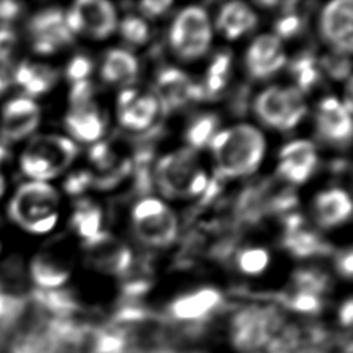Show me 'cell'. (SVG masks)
Here are the masks:
<instances>
[{"label":"cell","instance_id":"obj_1","mask_svg":"<svg viewBox=\"0 0 353 353\" xmlns=\"http://www.w3.org/2000/svg\"><path fill=\"white\" fill-rule=\"evenodd\" d=\"M218 176H243L254 172L265 152L262 134L247 124L218 132L211 139Z\"/></svg>","mask_w":353,"mask_h":353},{"label":"cell","instance_id":"obj_2","mask_svg":"<svg viewBox=\"0 0 353 353\" xmlns=\"http://www.w3.org/2000/svg\"><path fill=\"white\" fill-rule=\"evenodd\" d=\"M59 196L57 190L40 181L23 183L8 203V216L29 233H46L58 219Z\"/></svg>","mask_w":353,"mask_h":353},{"label":"cell","instance_id":"obj_3","mask_svg":"<svg viewBox=\"0 0 353 353\" xmlns=\"http://www.w3.org/2000/svg\"><path fill=\"white\" fill-rule=\"evenodd\" d=\"M76 145L61 135H37L29 141L21 154L22 172L36 181L59 175L76 157Z\"/></svg>","mask_w":353,"mask_h":353},{"label":"cell","instance_id":"obj_4","mask_svg":"<svg viewBox=\"0 0 353 353\" xmlns=\"http://www.w3.org/2000/svg\"><path fill=\"white\" fill-rule=\"evenodd\" d=\"M154 178L159 189L167 197L203 194L208 185L192 149H181L163 157L156 165Z\"/></svg>","mask_w":353,"mask_h":353},{"label":"cell","instance_id":"obj_5","mask_svg":"<svg viewBox=\"0 0 353 353\" xmlns=\"http://www.w3.org/2000/svg\"><path fill=\"white\" fill-rule=\"evenodd\" d=\"M284 327L283 317L273 307H245L230 323V339L241 353H265L268 345Z\"/></svg>","mask_w":353,"mask_h":353},{"label":"cell","instance_id":"obj_6","mask_svg":"<svg viewBox=\"0 0 353 353\" xmlns=\"http://www.w3.org/2000/svg\"><path fill=\"white\" fill-rule=\"evenodd\" d=\"M211 41V26L205 11L188 7L175 18L170 30L172 50L182 59H196L204 55Z\"/></svg>","mask_w":353,"mask_h":353},{"label":"cell","instance_id":"obj_7","mask_svg":"<svg viewBox=\"0 0 353 353\" xmlns=\"http://www.w3.org/2000/svg\"><path fill=\"white\" fill-rule=\"evenodd\" d=\"M135 236L148 245L171 244L178 232L175 214L157 199H143L132 210Z\"/></svg>","mask_w":353,"mask_h":353},{"label":"cell","instance_id":"obj_8","mask_svg":"<svg viewBox=\"0 0 353 353\" xmlns=\"http://www.w3.org/2000/svg\"><path fill=\"white\" fill-rule=\"evenodd\" d=\"M258 117L279 130L294 128L306 113V103L298 88L269 87L255 99Z\"/></svg>","mask_w":353,"mask_h":353},{"label":"cell","instance_id":"obj_9","mask_svg":"<svg viewBox=\"0 0 353 353\" xmlns=\"http://www.w3.org/2000/svg\"><path fill=\"white\" fill-rule=\"evenodd\" d=\"M65 21L72 33H85L103 39L116 29L117 18L113 6L103 0H80L65 14Z\"/></svg>","mask_w":353,"mask_h":353},{"label":"cell","instance_id":"obj_10","mask_svg":"<svg viewBox=\"0 0 353 353\" xmlns=\"http://www.w3.org/2000/svg\"><path fill=\"white\" fill-rule=\"evenodd\" d=\"M30 44L37 54H52L73 41V33L69 30L65 14L58 8L43 10L37 12L28 25Z\"/></svg>","mask_w":353,"mask_h":353},{"label":"cell","instance_id":"obj_11","mask_svg":"<svg viewBox=\"0 0 353 353\" xmlns=\"http://www.w3.org/2000/svg\"><path fill=\"white\" fill-rule=\"evenodd\" d=\"M72 268L70 254L62 241H52L43 247L30 262V274L33 281L44 290L62 285Z\"/></svg>","mask_w":353,"mask_h":353},{"label":"cell","instance_id":"obj_12","mask_svg":"<svg viewBox=\"0 0 353 353\" xmlns=\"http://www.w3.org/2000/svg\"><path fill=\"white\" fill-rule=\"evenodd\" d=\"M223 298L215 288H201L172 301L167 314L172 321L188 325H203L222 307Z\"/></svg>","mask_w":353,"mask_h":353},{"label":"cell","instance_id":"obj_13","mask_svg":"<svg viewBox=\"0 0 353 353\" xmlns=\"http://www.w3.org/2000/svg\"><path fill=\"white\" fill-rule=\"evenodd\" d=\"M40 109L30 98H14L1 110L0 137L4 142L12 143L30 135L39 125Z\"/></svg>","mask_w":353,"mask_h":353},{"label":"cell","instance_id":"obj_14","mask_svg":"<svg viewBox=\"0 0 353 353\" xmlns=\"http://www.w3.org/2000/svg\"><path fill=\"white\" fill-rule=\"evenodd\" d=\"M156 92L159 106L164 112H171L190 99L200 101L205 98L203 85L193 84L183 72L175 68H165L159 73Z\"/></svg>","mask_w":353,"mask_h":353},{"label":"cell","instance_id":"obj_15","mask_svg":"<svg viewBox=\"0 0 353 353\" xmlns=\"http://www.w3.org/2000/svg\"><path fill=\"white\" fill-rule=\"evenodd\" d=\"M320 29L324 39L339 52L349 54L353 44V4L350 0L328 3L320 18Z\"/></svg>","mask_w":353,"mask_h":353},{"label":"cell","instance_id":"obj_16","mask_svg":"<svg viewBox=\"0 0 353 353\" xmlns=\"http://www.w3.org/2000/svg\"><path fill=\"white\" fill-rule=\"evenodd\" d=\"M250 74L255 79H266L280 70L285 63V52L273 34H263L255 39L245 55Z\"/></svg>","mask_w":353,"mask_h":353},{"label":"cell","instance_id":"obj_17","mask_svg":"<svg viewBox=\"0 0 353 353\" xmlns=\"http://www.w3.org/2000/svg\"><path fill=\"white\" fill-rule=\"evenodd\" d=\"M91 261L103 272L117 276H128L132 265L131 252L112 236L101 232L97 237L85 241Z\"/></svg>","mask_w":353,"mask_h":353},{"label":"cell","instance_id":"obj_18","mask_svg":"<svg viewBox=\"0 0 353 353\" xmlns=\"http://www.w3.org/2000/svg\"><path fill=\"white\" fill-rule=\"evenodd\" d=\"M317 165L316 149L309 141H294L280 152L279 175L292 183L305 182Z\"/></svg>","mask_w":353,"mask_h":353},{"label":"cell","instance_id":"obj_19","mask_svg":"<svg viewBox=\"0 0 353 353\" xmlns=\"http://www.w3.org/2000/svg\"><path fill=\"white\" fill-rule=\"evenodd\" d=\"M159 102L152 95H138L132 90H124L119 97L120 123L135 131L149 128L157 114Z\"/></svg>","mask_w":353,"mask_h":353},{"label":"cell","instance_id":"obj_20","mask_svg":"<svg viewBox=\"0 0 353 353\" xmlns=\"http://www.w3.org/2000/svg\"><path fill=\"white\" fill-rule=\"evenodd\" d=\"M317 130L325 141L346 145L352 137L350 113L336 98H325L319 108Z\"/></svg>","mask_w":353,"mask_h":353},{"label":"cell","instance_id":"obj_21","mask_svg":"<svg viewBox=\"0 0 353 353\" xmlns=\"http://www.w3.org/2000/svg\"><path fill=\"white\" fill-rule=\"evenodd\" d=\"M303 219L292 214L285 219V233L283 244L295 256L305 258L312 255H325L331 251L327 241L310 230L302 228Z\"/></svg>","mask_w":353,"mask_h":353},{"label":"cell","instance_id":"obj_22","mask_svg":"<svg viewBox=\"0 0 353 353\" xmlns=\"http://www.w3.org/2000/svg\"><path fill=\"white\" fill-rule=\"evenodd\" d=\"M314 210L320 225L331 228L350 218L352 203L346 192L341 189H331L317 196Z\"/></svg>","mask_w":353,"mask_h":353},{"label":"cell","instance_id":"obj_23","mask_svg":"<svg viewBox=\"0 0 353 353\" xmlns=\"http://www.w3.org/2000/svg\"><path fill=\"white\" fill-rule=\"evenodd\" d=\"M69 132L81 142H94L103 134V121L95 105L72 108L65 119Z\"/></svg>","mask_w":353,"mask_h":353},{"label":"cell","instance_id":"obj_24","mask_svg":"<svg viewBox=\"0 0 353 353\" xmlns=\"http://www.w3.org/2000/svg\"><path fill=\"white\" fill-rule=\"evenodd\" d=\"M14 81L30 97H39L52 88L57 72L46 65L22 62L14 70Z\"/></svg>","mask_w":353,"mask_h":353},{"label":"cell","instance_id":"obj_25","mask_svg":"<svg viewBox=\"0 0 353 353\" xmlns=\"http://www.w3.org/2000/svg\"><path fill=\"white\" fill-rule=\"evenodd\" d=\"M256 21V15L247 4L232 1L222 7L216 26L228 39H237L239 36L252 30Z\"/></svg>","mask_w":353,"mask_h":353},{"label":"cell","instance_id":"obj_26","mask_svg":"<svg viewBox=\"0 0 353 353\" xmlns=\"http://www.w3.org/2000/svg\"><path fill=\"white\" fill-rule=\"evenodd\" d=\"M138 62L134 55L124 50H112L106 54L101 76L108 83L128 84L135 80Z\"/></svg>","mask_w":353,"mask_h":353},{"label":"cell","instance_id":"obj_27","mask_svg":"<svg viewBox=\"0 0 353 353\" xmlns=\"http://www.w3.org/2000/svg\"><path fill=\"white\" fill-rule=\"evenodd\" d=\"M291 73L296 80L299 91H309L319 81L320 77L316 59L309 52L301 54L298 58L294 59V62L291 63Z\"/></svg>","mask_w":353,"mask_h":353},{"label":"cell","instance_id":"obj_28","mask_svg":"<svg viewBox=\"0 0 353 353\" xmlns=\"http://www.w3.org/2000/svg\"><path fill=\"white\" fill-rule=\"evenodd\" d=\"M72 225L85 241L97 237L101 233V211L97 207L84 204L79 207L72 218Z\"/></svg>","mask_w":353,"mask_h":353},{"label":"cell","instance_id":"obj_29","mask_svg":"<svg viewBox=\"0 0 353 353\" xmlns=\"http://www.w3.org/2000/svg\"><path fill=\"white\" fill-rule=\"evenodd\" d=\"M229 66H230V57L228 54L221 52L215 55L208 69L205 84L203 85L205 98L218 95L219 91L225 87V83L229 76Z\"/></svg>","mask_w":353,"mask_h":353},{"label":"cell","instance_id":"obj_30","mask_svg":"<svg viewBox=\"0 0 353 353\" xmlns=\"http://www.w3.org/2000/svg\"><path fill=\"white\" fill-rule=\"evenodd\" d=\"M218 119L214 114H204L196 119L186 131V139L193 148H203L214 138Z\"/></svg>","mask_w":353,"mask_h":353},{"label":"cell","instance_id":"obj_31","mask_svg":"<svg viewBox=\"0 0 353 353\" xmlns=\"http://www.w3.org/2000/svg\"><path fill=\"white\" fill-rule=\"evenodd\" d=\"M280 301L288 309L299 313H305V314H316L323 307L321 296L310 292H305V291H298V290H294L292 292L283 295Z\"/></svg>","mask_w":353,"mask_h":353},{"label":"cell","instance_id":"obj_32","mask_svg":"<svg viewBox=\"0 0 353 353\" xmlns=\"http://www.w3.org/2000/svg\"><path fill=\"white\" fill-rule=\"evenodd\" d=\"M328 280L324 274L314 270H298L294 274V290L310 292L321 296L327 290Z\"/></svg>","mask_w":353,"mask_h":353},{"label":"cell","instance_id":"obj_33","mask_svg":"<svg viewBox=\"0 0 353 353\" xmlns=\"http://www.w3.org/2000/svg\"><path fill=\"white\" fill-rule=\"evenodd\" d=\"M239 268L247 274L261 273L269 262V254L262 248L244 250L237 256Z\"/></svg>","mask_w":353,"mask_h":353},{"label":"cell","instance_id":"obj_34","mask_svg":"<svg viewBox=\"0 0 353 353\" xmlns=\"http://www.w3.org/2000/svg\"><path fill=\"white\" fill-rule=\"evenodd\" d=\"M120 32L123 37L131 44H143L149 36L148 25L137 17L124 18L120 26Z\"/></svg>","mask_w":353,"mask_h":353},{"label":"cell","instance_id":"obj_35","mask_svg":"<svg viewBox=\"0 0 353 353\" xmlns=\"http://www.w3.org/2000/svg\"><path fill=\"white\" fill-rule=\"evenodd\" d=\"M18 37L14 30L7 26L0 28V63H8L17 50Z\"/></svg>","mask_w":353,"mask_h":353},{"label":"cell","instance_id":"obj_36","mask_svg":"<svg viewBox=\"0 0 353 353\" xmlns=\"http://www.w3.org/2000/svg\"><path fill=\"white\" fill-rule=\"evenodd\" d=\"M91 69H92L91 61L87 57L77 55L69 62V65L66 68V76L70 81L77 83V81L85 80V77L90 74Z\"/></svg>","mask_w":353,"mask_h":353},{"label":"cell","instance_id":"obj_37","mask_svg":"<svg viewBox=\"0 0 353 353\" xmlns=\"http://www.w3.org/2000/svg\"><path fill=\"white\" fill-rule=\"evenodd\" d=\"M92 102V87L87 80H81L73 84L70 91V103L72 108L84 106Z\"/></svg>","mask_w":353,"mask_h":353},{"label":"cell","instance_id":"obj_38","mask_svg":"<svg viewBox=\"0 0 353 353\" xmlns=\"http://www.w3.org/2000/svg\"><path fill=\"white\" fill-rule=\"evenodd\" d=\"M301 28H302V19L296 15H285L281 19H279L274 26L276 33L280 37H291L299 33Z\"/></svg>","mask_w":353,"mask_h":353},{"label":"cell","instance_id":"obj_39","mask_svg":"<svg viewBox=\"0 0 353 353\" xmlns=\"http://www.w3.org/2000/svg\"><path fill=\"white\" fill-rule=\"evenodd\" d=\"M324 66L335 79H343L349 76V61L343 57V54L336 57H327L324 59Z\"/></svg>","mask_w":353,"mask_h":353},{"label":"cell","instance_id":"obj_40","mask_svg":"<svg viewBox=\"0 0 353 353\" xmlns=\"http://www.w3.org/2000/svg\"><path fill=\"white\" fill-rule=\"evenodd\" d=\"M90 159L101 168H106L112 164L110 148L106 142L95 143L90 150Z\"/></svg>","mask_w":353,"mask_h":353},{"label":"cell","instance_id":"obj_41","mask_svg":"<svg viewBox=\"0 0 353 353\" xmlns=\"http://www.w3.org/2000/svg\"><path fill=\"white\" fill-rule=\"evenodd\" d=\"M91 182V175L88 172H79L70 175L65 182V189L70 194H77L83 192L85 188H88Z\"/></svg>","mask_w":353,"mask_h":353},{"label":"cell","instance_id":"obj_42","mask_svg":"<svg viewBox=\"0 0 353 353\" xmlns=\"http://www.w3.org/2000/svg\"><path fill=\"white\" fill-rule=\"evenodd\" d=\"M171 6V1H142L139 4L142 12L148 17H159Z\"/></svg>","mask_w":353,"mask_h":353},{"label":"cell","instance_id":"obj_43","mask_svg":"<svg viewBox=\"0 0 353 353\" xmlns=\"http://www.w3.org/2000/svg\"><path fill=\"white\" fill-rule=\"evenodd\" d=\"M352 256H353L352 251L347 250V251H345V252H342V254L339 255L338 262H336V263H338V270H339V273H341L343 277H346V279H349V277L352 276V269H353Z\"/></svg>","mask_w":353,"mask_h":353},{"label":"cell","instance_id":"obj_44","mask_svg":"<svg viewBox=\"0 0 353 353\" xmlns=\"http://www.w3.org/2000/svg\"><path fill=\"white\" fill-rule=\"evenodd\" d=\"M338 319H339V323L343 325V327H350L352 325V320H353V303H352V299L347 298L339 307V312H338Z\"/></svg>","mask_w":353,"mask_h":353},{"label":"cell","instance_id":"obj_45","mask_svg":"<svg viewBox=\"0 0 353 353\" xmlns=\"http://www.w3.org/2000/svg\"><path fill=\"white\" fill-rule=\"evenodd\" d=\"M7 150L4 146H0V197L3 196L4 190H6V178H4V174L1 171V164L4 163V160L7 159Z\"/></svg>","mask_w":353,"mask_h":353},{"label":"cell","instance_id":"obj_46","mask_svg":"<svg viewBox=\"0 0 353 353\" xmlns=\"http://www.w3.org/2000/svg\"><path fill=\"white\" fill-rule=\"evenodd\" d=\"M8 85H10V77H8V74H7L6 72L0 70V97L6 92V90L8 88Z\"/></svg>","mask_w":353,"mask_h":353},{"label":"cell","instance_id":"obj_47","mask_svg":"<svg viewBox=\"0 0 353 353\" xmlns=\"http://www.w3.org/2000/svg\"><path fill=\"white\" fill-rule=\"evenodd\" d=\"M3 239H4V223L0 218V251H1V247H3Z\"/></svg>","mask_w":353,"mask_h":353}]
</instances>
